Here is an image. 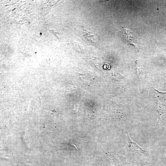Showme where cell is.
<instances>
[{"mask_svg": "<svg viewBox=\"0 0 166 166\" xmlns=\"http://www.w3.org/2000/svg\"><path fill=\"white\" fill-rule=\"evenodd\" d=\"M128 141L129 143V146H133V147L131 148L130 149H132V152L134 151L135 152H144V151L142 150V149L140 147H139L137 144H136L134 142L132 141L128 135Z\"/></svg>", "mask_w": 166, "mask_h": 166, "instance_id": "1", "label": "cell"}]
</instances>
